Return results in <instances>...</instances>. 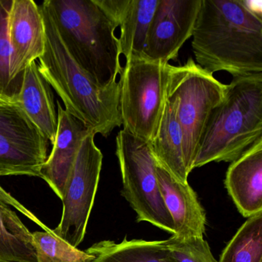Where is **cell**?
Returning <instances> with one entry per match:
<instances>
[{
    "instance_id": "1",
    "label": "cell",
    "mask_w": 262,
    "mask_h": 262,
    "mask_svg": "<svg viewBox=\"0 0 262 262\" xmlns=\"http://www.w3.org/2000/svg\"><path fill=\"white\" fill-rule=\"evenodd\" d=\"M191 38L196 63L211 74H262V16L245 0H202Z\"/></svg>"
},
{
    "instance_id": "2",
    "label": "cell",
    "mask_w": 262,
    "mask_h": 262,
    "mask_svg": "<svg viewBox=\"0 0 262 262\" xmlns=\"http://www.w3.org/2000/svg\"><path fill=\"white\" fill-rule=\"evenodd\" d=\"M40 8L46 47L38 62L39 71L62 99L66 111L85 124L93 134L108 137L122 125L120 82L98 85L69 54L46 6L42 4Z\"/></svg>"
},
{
    "instance_id": "3",
    "label": "cell",
    "mask_w": 262,
    "mask_h": 262,
    "mask_svg": "<svg viewBox=\"0 0 262 262\" xmlns=\"http://www.w3.org/2000/svg\"><path fill=\"white\" fill-rule=\"evenodd\" d=\"M58 33L73 60L99 86L122 74L118 26L96 0H45Z\"/></svg>"
},
{
    "instance_id": "4",
    "label": "cell",
    "mask_w": 262,
    "mask_h": 262,
    "mask_svg": "<svg viewBox=\"0 0 262 262\" xmlns=\"http://www.w3.org/2000/svg\"><path fill=\"white\" fill-rule=\"evenodd\" d=\"M262 139V74L233 78L211 113L193 168L232 162Z\"/></svg>"
},
{
    "instance_id": "5",
    "label": "cell",
    "mask_w": 262,
    "mask_h": 262,
    "mask_svg": "<svg viewBox=\"0 0 262 262\" xmlns=\"http://www.w3.org/2000/svg\"><path fill=\"white\" fill-rule=\"evenodd\" d=\"M228 85L199 67L192 58L168 66L166 99L173 104L183 133L185 160L192 171L199 144L213 110L223 102Z\"/></svg>"
},
{
    "instance_id": "6",
    "label": "cell",
    "mask_w": 262,
    "mask_h": 262,
    "mask_svg": "<svg viewBox=\"0 0 262 262\" xmlns=\"http://www.w3.org/2000/svg\"><path fill=\"white\" fill-rule=\"evenodd\" d=\"M168 66L145 58L125 61L120 82L123 129L145 142L152 140L166 99Z\"/></svg>"
},
{
    "instance_id": "7",
    "label": "cell",
    "mask_w": 262,
    "mask_h": 262,
    "mask_svg": "<svg viewBox=\"0 0 262 262\" xmlns=\"http://www.w3.org/2000/svg\"><path fill=\"white\" fill-rule=\"evenodd\" d=\"M116 156L122 174V194L137 214L146 222L174 234L171 216L165 207L157 179V164L149 142L125 129L116 136Z\"/></svg>"
},
{
    "instance_id": "8",
    "label": "cell",
    "mask_w": 262,
    "mask_h": 262,
    "mask_svg": "<svg viewBox=\"0 0 262 262\" xmlns=\"http://www.w3.org/2000/svg\"><path fill=\"white\" fill-rule=\"evenodd\" d=\"M90 133L81 144L64 188L62 217L53 230L55 235L77 248L85 237L102 166L101 150Z\"/></svg>"
},
{
    "instance_id": "9",
    "label": "cell",
    "mask_w": 262,
    "mask_h": 262,
    "mask_svg": "<svg viewBox=\"0 0 262 262\" xmlns=\"http://www.w3.org/2000/svg\"><path fill=\"white\" fill-rule=\"evenodd\" d=\"M48 144L18 104L0 102V176L40 177Z\"/></svg>"
},
{
    "instance_id": "10",
    "label": "cell",
    "mask_w": 262,
    "mask_h": 262,
    "mask_svg": "<svg viewBox=\"0 0 262 262\" xmlns=\"http://www.w3.org/2000/svg\"><path fill=\"white\" fill-rule=\"evenodd\" d=\"M202 0H159L150 25L144 57L168 64L192 37Z\"/></svg>"
},
{
    "instance_id": "11",
    "label": "cell",
    "mask_w": 262,
    "mask_h": 262,
    "mask_svg": "<svg viewBox=\"0 0 262 262\" xmlns=\"http://www.w3.org/2000/svg\"><path fill=\"white\" fill-rule=\"evenodd\" d=\"M9 37L13 50L12 75L22 88L26 69L45 51L43 16L40 7L33 0H13L9 19Z\"/></svg>"
},
{
    "instance_id": "12",
    "label": "cell",
    "mask_w": 262,
    "mask_h": 262,
    "mask_svg": "<svg viewBox=\"0 0 262 262\" xmlns=\"http://www.w3.org/2000/svg\"><path fill=\"white\" fill-rule=\"evenodd\" d=\"M159 0H96L120 27L121 55L125 61L144 57L150 25Z\"/></svg>"
},
{
    "instance_id": "13",
    "label": "cell",
    "mask_w": 262,
    "mask_h": 262,
    "mask_svg": "<svg viewBox=\"0 0 262 262\" xmlns=\"http://www.w3.org/2000/svg\"><path fill=\"white\" fill-rule=\"evenodd\" d=\"M58 104V129L50 156L40 171V178L47 182L62 200L64 188L71 172L83 139L91 132L85 124L72 116Z\"/></svg>"
},
{
    "instance_id": "14",
    "label": "cell",
    "mask_w": 262,
    "mask_h": 262,
    "mask_svg": "<svg viewBox=\"0 0 262 262\" xmlns=\"http://www.w3.org/2000/svg\"><path fill=\"white\" fill-rule=\"evenodd\" d=\"M157 179L164 203L171 216L174 237H203L206 214L188 182L176 181L157 165Z\"/></svg>"
},
{
    "instance_id": "15",
    "label": "cell",
    "mask_w": 262,
    "mask_h": 262,
    "mask_svg": "<svg viewBox=\"0 0 262 262\" xmlns=\"http://www.w3.org/2000/svg\"><path fill=\"white\" fill-rule=\"evenodd\" d=\"M225 185L244 217L262 211V139L231 162Z\"/></svg>"
},
{
    "instance_id": "16",
    "label": "cell",
    "mask_w": 262,
    "mask_h": 262,
    "mask_svg": "<svg viewBox=\"0 0 262 262\" xmlns=\"http://www.w3.org/2000/svg\"><path fill=\"white\" fill-rule=\"evenodd\" d=\"M17 104L53 145L58 129L54 96L52 87L39 71L36 61L26 69Z\"/></svg>"
},
{
    "instance_id": "17",
    "label": "cell",
    "mask_w": 262,
    "mask_h": 262,
    "mask_svg": "<svg viewBox=\"0 0 262 262\" xmlns=\"http://www.w3.org/2000/svg\"><path fill=\"white\" fill-rule=\"evenodd\" d=\"M149 145L158 166L163 168L176 181L188 182L191 172L185 160L183 133L173 104L167 99L159 126Z\"/></svg>"
},
{
    "instance_id": "18",
    "label": "cell",
    "mask_w": 262,
    "mask_h": 262,
    "mask_svg": "<svg viewBox=\"0 0 262 262\" xmlns=\"http://www.w3.org/2000/svg\"><path fill=\"white\" fill-rule=\"evenodd\" d=\"M94 256L91 262H176L164 241L127 240L117 243L102 241L86 250Z\"/></svg>"
},
{
    "instance_id": "19",
    "label": "cell",
    "mask_w": 262,
    "mask_h": 262,
    "mask_svg": "<svg viewBox=\"0 0 262 262\" xmlns=\"http://www.w3.org/2000/svg\"><path fill=\"white\" fill-rule=\"evenodd\" d=\"M0 262H37L32 232L11 206L0 200Z\"/></svg>"
},
{
    "instance_id": "20",
    "label": "cell",
    "mask_w": 262,
    "mask_h": 262,
    "mask_svg": "<svg viewBox=\"0 0 262 262\" xmlns=\"http://www.w3.org/2000/svg\"><path fill=\"white\" fill-rule=\"evenodd\" d=\"M219 262H262V211L248 217L239 228Z\"/></svg>"
},
{
    "instance_id": "21",
    "label": "cell",
    "mask_w": 262,
    "mask_h": 262,
    "mask_svg": "<svg viewBox=\"0 0 262 262\" xmlns=\"http://www.w3.org/2000/svg\"><path fill=\"white\" fill-rule=\"evenodd\" d=\"M13 0H0V102L17 104L20 86L12 75L13 50L9 37V19Z\"/></svg>"
},
{
    "instance_id": "22",
    "label": "cell",
    "mask_w": 262,
    "mask_h": 262,
    "mask_svg": "<svg viewBox=\"0 0 262 262\" xmlns=\"http://www.w3.org/2000/svg\"><path fill=\"white\" fill-rule=\"evenodd\" d=\"M37 262H91L94 256L82 251L53 234V231L32 233Z\"/></svg>"
},
{
    "instance_id": "23",
    "label": "cell",
    "mask_w": 262,
    "mask_h": 262,
    "mask_svg": "<svg viewBox=\"0 0 262 262\" xmlns=\"http://www.w3.org/2000/svg\"><path fill=\"white\" fill-rule=\"evenodd\" d=\"M165 244L176 262H217L203 237L179 238L171 235Z\"/></svg>"
}]
</instances>
